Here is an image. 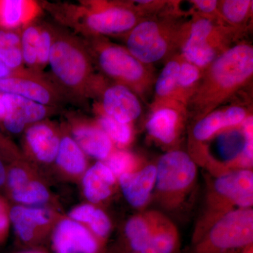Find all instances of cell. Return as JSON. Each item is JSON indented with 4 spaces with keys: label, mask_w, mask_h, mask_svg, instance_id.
Returning a JSON list of instances; mask_svg holds the SVG:
<instances>
[{
    "label": "cell",
    "mask_w": 253,
    "mask_h": 253,
    "mask_svg": "<svg viewBox=\"0 0 253 253\" xmlns=\"http://www.w3.org/2000/svg\"><path fill=\"white\" fill-rule=\"evenodd\" d=\"M253 76V46L239 42L230 46L204 70L186 111L204 118L250 85Z\"/></svg>",
    "instance_id": "obj_1"
},
{
    "label": "cell",
    "mask_w": 253,
    "mask_h": 253,
    "mask_svg": "<svg viewBox=\"0 0 253 253\" xmlns=\"http://www.w3.org/2000/svg\"><path fill=\"white\" fill-rule=\"evenodd\" d=\"M49 10L60 22L84 38L126 35L146 18L134 1H84L51 5Z\"/></svg>",
    "instance_id": "obj_2"
},
{
    "label": "cell",
    "mask_w": 253,
    "mask_h": 253,
    "mask_svg": "<svg viewBox=\"0 0 253 253\" xmlns=\"http://www.w3.org/2000/svg\"><path fill=\"white\" fill-rule=\"evenodd\" d=\"M54 41L49 59L56 85L67 99L82 101L89 97L96 75L83 40L63 30L53 28Z\"/></svg>",
    "instance_id": "obj_3"
},
{
    "label": "cell",
    "mask_w": 253,
    "mask_h": 253,
    "mask_svg": "<svg viewBox=\"0 0 253 253\" xmlns=\"http://www.w3.org/2000/svg\"><path fill=\"white\" fill-rule=\"evenodd\" d=\"M93 64L113 83L129 88L146 101L156 77L152 66L144 64L125 46L111 42L105 37L82 38Z\"/></svg>",
    "instance_id": "obj_4"
},
{
    "label": "cell",
    "mask_w": 253,
    "mask_h": 253,
    "mask_svg": "<svg viewBox=\"0 0 253 253\" xmlns=\"http://www.w3.org/2000/svg\"><path fill=\"white\" fill-rule=\"evenodd\" d=\"M185 23L179 21L176 14L144 18L126 35V48L149 66L172 58L179 49Z\"/></svg>",
    "instance_id": "obj_5"
},
{
    "label": "cell",
    "mask_w": 253,
    "mask_h": 253,
    "mask_svg": "<svg viewBox=\"0 0 253 253\" xmlns=\"http://www.w3.org/2000/svg\"><path fill=\"white\" fill-rule=\"evenodd\" d=\"M253 210L243 208L227 213L213 226L196 253H234L253 245Z\"/></svg>",
    "instance_id": "obj_6"
},
{
    "label": "cell",
    "mask_w": 253,
    "mask_h": 253,
    "mask_svg": "<svg viewBox=\"0 0 253 253\" xmlns=\"http://www.w3.org/2000/svg\"><path fill=\"white\" fill-rule=\"evenodd\" d=\"M128 249L136 253H174L177 235L172 226L161 218L134 217L127 221Z\"/></svg>",
    "instance_id": "obj_7"
},
{
    "label": "cell",
    "mask_w": 253,
    "mask_h": 253,
    "mask_svg": "<svg viewBox=\"0 0 253 253\" xmlns=\"http://www.w3.org/2000/svg\"><path fill=\"white\" fill-rule=\"evenodd\" d=\"M98 97L96 108L118 122L130 124L142 113L140 99L129 88L118 83H105L96 76L91 85L89 97Z\"/></svg>",
    "instance_id": "obj_8"
},
{
    "label": "cell",
    "mask_w": 253,
    "mask_h": 253,
    "mask_svg": "<svg viewBox=\"0 0 253 253\" xmlns=\"http://www.w3.org/2000/svg\"><path fill=\"white\" fill-rule=\"evenodd\" d=\"M0 93L17 95L57 109L67 99L56 84L50 83L41 73L31 70L0 80Z\"/></svg>",
    "instance_id": "obj_9"
},
{
    "label": "cell",
    "mask_w": 253,
    "mask_h": 253,
    "mask_svg": "<svg viewBox=\"0 0 253 253\" xmlns=\"http://www.w3.org/2000/svg\"><path fill=\"white\" fill-rule=\"evenodd\" d=\"M196 173V166L189 155L180 151H170L158 161L156 185L163 191L184 189L194 181Z\"/></svg>",
    "instance_id": "obj_10"
},
{
    "label": "cell",
    "mask_w": 253,
    "mask_h": 253,
    "mask_svg": "<svg viewBox=\"0 0 253 253\" xmlns=\"http://www.w3.org/2000/svg\"><path fill=\"white\" fill-rule=\"evenodd\" d=\"M55 253H101L102 242L77 221L63 219L56 224L52 234Z\"/></svg>",
    "instance_id": "obj_11"
},
{
    "label": "cell",
    "mask_w": 253,
    "mask_h": 253,
    "mask_svg": "<svg viewBox=\"0 0 253 253\" xmlns=\"http://www.w3.org/2000/svg\"><path fill=\"white\" fill-rule=\"evenodd\" d=\"M6 114L1 121L5 129L12 134H19L28 126L44 121L53 111L58 110L38 104L17 95L2 94Z\"/></svg>",
    "instance_id": "obj_12"
},
{
    "label": "cell",
    "mask_w": 253,
    "mask_h": 253,
    "mask_svg": "<svg viewBox=\"0 0 253 253\" xmlns=\"http://www.w3.org/2000/svg\"><path fill=\"white\" fill-rule=\"evenodd\" d=\"M10 221L18 237L26 244L41 241L46 229L52 223L51 211L42 207L16 206L9 210Z\"/></svg>",
    "instance_id": "obj_13"
},
{
    "label": "cell",
    "mask_w": 253,
    "mask_h": 253,
    "mask_svg": "<svg viewBox=\"0 0 253 253\" xmlns=\"http://www.w3.org/2000/svg\"><path fill=\"white\" fill-rule=\"evenodd\" d=\"M61 134L50 123L42 121L28 126L25 143L30 154L42 163L54 162L59 150Z\"/></svg>",
    "instance_id": "obj_14"
},
{
    "label": "cell",
    "mask_w": 253,
    "mask_h": 253,
    "mask_svg": "<svg viewBox=\"0 0 253 253\" xmlns=\"http://www.w3.org/2000/svg\"><path fill=\"white\" fill-rule=\"evenodd\" d=\"M71 136L85 155L106 160L113 152V143L96 123L72 120Z\"/></svg>",
    "instance_id": "obj_15"
},
{
    "label": "cell",
    "mask_w": 253,
    "mask_h": 253,
    "mask_svg": "<svg viewBox=\"0 0 253 253\" xmlns=\"http://www.w3.org/2000/svg\"><path fill=\"white\" fill-rule=\"evenodd\" d=\"M247 117V110L241 106L215 110L199 119L193 129V135L196 140H208L224 128L242 124Z\"/></svg>",
    "instance_id": "obj_16"
},
{
    "label": "cell",
    "mask_w": 253,
    "mask_h": 253,
    "mask_svg": "<svg viewBox=\"0 0 253 253\" xmlns=\"http://www.w3.org/2000/svg\"><path fill=\"white\" fill-rule=\"evenodd\" d=\"M216 191L226 199L242 208L253 203V174L251 171H236L218 178L214 184Z\"/></svg>",
    "instance_id": "obj_17"
},
{
    "label": "cell",
    "mask_w": 253,
    "mask_h": 253,
    "mask_svg": "<svg viewBox=\"0 0 253 253\" xmlns=\"http://www.w3.org/2000/svg\"><path fill=\"white\" fill-rule=\"evenodd\" d=\"M156 179V167L149 166L139 172L126 173L119 176L120 185L127 202L133 207L144 206Z\"/></svg>",
    "instance_id": "obj_18"
},
{
    "label": "cell",
    "mask_w": 253,
    "mask_h": 253,
    "mask_svg": "<svg viewBox=\"0 0 253 253\" xmlns=\"http://www.w3.org/2000/svg\"><path fill=\"white\" fill-rule=\"evenodd\" d=\"M181 56L175 54L165 65L154 83L155 96L151 104V111L169 106L186 110L184 106L176 104L174 96L180 67Z\"/></svg>",
    "instance_id": "obj_19"
},
{
    "label": "cell",
    "mask_w": 253,
    "mask_h": 253,
    "mask_svg": "<svg viewBox=\"0 0 253 253\" xmlns=\"http://www.w3.org/2000/svg\"><path fill=\"white\" fill-rule=\"evenodd\" d=\"M186 113V110L169 106L154 110L146 123V130L155 139L171 144L175 140L178 126Z\"/></svg>",
    "instance_id": "obj_20"
},
{
    "label": "cell",
    "mask_w": 253,
    "mask_h": 253,
    "mask_svg": "<svg viewBox=\"0 0 253 253\" xmlns=\"http://www.w3.org/2000/svg\"><path fill=\"white\" fill-rule=\"evenodd\" d=\"M116 176L105 163L96 162L83 174L84 196L92 204H98L111 194Z\"/></svg>",
    "instance_id": "obj_21"
},
{
    "label": "cell",
    "mask_w": 253,
    "mask_h": 253,
    "mask_svg": "<svg viewBox=\"0 0 253 253\" xmlns=\"http://www.w3.org/2000/svg\"><path fill=\"white\" fill-rule=\"evenodd\" d=\"M54 161L63 172L69 175L79 176L86 172L85 154L71 135H61Z\"/></svg>",
    "instance_id": "obj_22"
},
{
    "label": "cell",
    "mask_w": 253,
    "mask_h": 253,
    "mask_svg": "<svg viewBox=\"0 0 253 253\" xmlns=\"http://www.w3.org/2000/svg\"><path fill=\"white\" fill-rule=\"evenodd\" d=\"M36 4L26 0H0V27L16 30L31 23Z\"/></svg>",
    "instance_id": "obj_23"
},
{
    "label": "cell",
    "mask_w": 253,
    "mask_h": 253,
    "mask_svg": "<svg viewBox=\"0 0 253 253\" xmlns=\"http://www.w3.org/2000/svg\"><path fill=\"white\" fill-rule=\"evenodd\" d=\"M203 73L202 69L181 58L174 96L176 104L186 109L188 102L199 85Z\"/></svg>",
    "instance_id": "obj_24"
},
{
    "label": "cell",
    "mask_w": 253,
    "mask_h": 253,
    "mask_svg": "<svg viewBox=\"0 0 253 253\" xmlns=\"http://www.w3.org/2000/svg\"><path fill=\"white\" fill-rule=\"evenodd\" d=\"M252 0L219 1L218 14L221 22L241 31L253 14Z\"/></svg>",
    "instance_id": "obj_25"
},
{
    "label": "cell",
    "mask_w": 253,
    "mask_h": 253,
    "mask_svg": "<svg viewBox=\"0 0 253 253\" xmlns=\"http://www.w3.org/2000/svg\"><path fill=\"white\" fill-rule=\"evenodd\" d=\"M246 138L242 127L233 128L218 134L215 147L219 158L225 162H232L242 156Z\"/></svg>",
    "instance_id": "obj_26"
},
{
    "label": "cell",
    "mask_w": 253,
    "mask_h": 253,
    "mask_svg": "<svg viewBox=\"0 0 253 253\" xmlns=\"http://www.w3.org/2000/svg\"><path fill=\"white\" fill-rule=\"evenodd\" d=\"M9 193L16 202L33 207H41L46 204L50 196L46 186L41 181L32 178Z\"/></svg>",
    "instance_id": "obj_27"
},
{
    "label": "cell",
    "mask_w": 253,
    "mask_h": 253,
    "mask_svg": "<svg viewBox=\"0 0 253 253\" xmlns=\"http://www.w3.org/2000/svg\"><path fill=\"white\" fill-rule=\"evenodd\" d=\"M97 115L96 124L109 136L113 143L118 146H126L131 140L132 131L130 124L118 122L95 108Z\"/></svg>",
    "instance_id": "obj_28"
},
{
    "label": "cell",
    "mask_w": 253,
    "mask_h": 253,
    "mask_svg": "<svg viewBox=\"0 0 253 253\" xmlns=\"http://www.w3.org/2000/svg\"><path fill=\"white\" fill-rule=\"evenodd\" d=\"M40 33L41 26L32 22L26 25L21 33V49L24 65L31 71L39 73L37 49Z\"/></svg>",
    "instance_id": "obj_29"
},
{
    "label": "cell",
    "mask_w": 253,
    "mask_h": 253,
    "mask_svg": "<svg viewBox=\"0 0 253 253\" xmlns=\"http://www.w3.org/2000/svg\"><path fill=\"white\" fill-rule=\"evenodd\" d=\"M106 160L105 164L111 169L115 176L133 172L137 165L134 155L123 150L113 151Z\"/></svg>",
    "instance_id": "obj_30"
},
{
    "label": "cell",
    "mask_w": 253,
    "mask_h": 253,
    "mask_svg": "<svg viewBox=\"0 0 253 253\" xmlns=\"http://www.w3.org/2000/svg\"><path fill=\"white\" fill-rule=\"evenodd\" d=\"M54 41V30L49 26H41L39 39H38L37 57L38 70L45 67L49 63L50 52Z\"/></svg>",
    "instance_id": "obj_31"
},
{
    "label": "cell",
    "mask_w": 253,
    "mask_h": 253,
    "mask_svg": "<svg viewBox=\"0 0 253 253\" xmlns=\"http://www.w3.org/2000/svg\"><path fill=\"white\" fill-rule=\"evenodd\" d=\"M91 229V232L101 242L105 239L111 230V221L108 216L101 210L95 208L94 212L91 214L87 224Z\"/></svg>",
    "instance_id": "obj_32"
},
{
    "label": "cell",
    "mask_w": 253,
    "mask_h": 253,
    "mask_svg": "<svg viewBox=\"0 0 253 253\" xmlns=\"http://www.w3.org/2000/svg\"><path fill=\"white\" fill-rule=\"evenodd\" d=\"M0 59L11 71L18 73L25 71L23 67L22 51L21 46L8 48L0 51Z\"/></svg>",
    "instance_id": "obj_33"
},
{
    "label": "cell",
    "mask_w": 253,
    "mask_h": 253,
    "mask_svg": "<svg viewBox=\"0 0 253 253\" xmlns=\"http://www.w3.org/2000/svg\"><path fill=\"white\" fill-rule=\"evenodd\" d=\"M242 129L246 138V146L242 161L245 165L252 166L253 158V116H248L242 123Z\"/></svg>",
    "instance_id": "obj_34"
},
{
    "label": "cell",
    "mask_w": 253,
    "mask_h": 253,
    "mask_svg": "<svg viewBox=\"0 0 253 253\" xmlns=\"http://www.w3.org/2000/svg\"><path fill=\"white\" fill-rule=\"evenodd\" d=\"M15 46H21V33L0 27V51Z\"/></svg>",
    "instance_id": "obj_35"
},
{
    "label": "cell",
    "mask_w": 253,
    "mask_h": 253,
    "mask_svg": "<svg viewBox=\"0 0 253 253\" xmlns=\"http://www.w3.org/2000/svg\"><path fill=\"white\" fill-rule=\"evenodd\" d=\"M191 2L194 5V7L199 11V14L217 18L220 21L219 14H218L219 1H216V0H194V1H191Z\"/></svg>",
    "instance_id": "obj_36"
},
{
    "label": "cell",
    "mask_w": 253,
    "mask_h": 253,
    "mask_svg": "<svg viewBox=\"0 0 253 253\" xmlns=\"http://www.w3.org/2000/svg\"><path fill=\"white\" fill-rule=\"evenodd\" d=\"M0 156L6 159H16L19 153L14 144L0 131Z\"/></svg>",
    "instance_id": "obj_37"
},
{
    "label": "cell",
    "mask_w": 253,
    "mask_h": 253,
    "mask_svg": "<svg viewBox=\"0 0 253 253\" xmlns=\"http://www.w3.org/2000/svg\"><path fill=\"white\" fill-rule=\"evenodd\" d=\"M9 222V211L6 203L0 199V243L6 237Z\"/></svg>",
    "instance_id": "obj_38"
},
{
    "label": "cell",
    "mask_w": 253,
    "mask_h": 253,
    "mask_svg": "<svg viewBox=\"0 0 253 253\" xmlns=\"http://www.w3.org/2000/svg\"><path fill=\"white\" fill-rule=\"evenodd\" d=\"M25 71H26V70H25ZM21 72H22V71H21ZM18 73L11 71V70L9 69V68L2 62V61L0 59V80L12 77V76H15V75L17 74Z\"/></svg>",
    "instance_id": "obj_39"
},
{
    "label": "cell",
    "mask_w": 253,
    "mask_h": 253,
    "mask_svg": "<svg viewBox=\"0 0 253 253\" xmlns=\"http://www.w3.org/2000/svg\"><path fill=\"white\" fill-rule=\"evenodd\" d=\"M6 169L3 162V158L0 156V187L6 184Z\"/></svg>",
    "instance_id": "obj_40"
},
{
    "label": "cell",
    "mask_w": 253,
    "mask_h": 253,
    "mask_svg": "<svg viewBox=\"0 0 253 253\" xmlns=\"http://www.w3.org/2000/svg\"><path fill=\"white\" fill-rule=\"evenodd\" d=\"M5 114H6V107H5L4 99H3L2 94L0 93V121H2Z\"/></svg>",
    "instance_id": "obj_41"
},
{
    "label": "cell",
    "mask_w": 253,
    "mask_h": 253,
    "mask_svg": "<svg viewBox=\"0 0 253 253\" xmlns=\"http://www.w3.org/2000/svg\"><path fill=\"white\" fill-rule=\"evenodd\" d=\"M18 253H48L45 251H42V250H29V251H23Z\"/></svg>",
    "instance_id": "obj_42"
},
{
    "label": "cell",
    "mask_w": 253,
    "mask_h": 253,
    "mask_svg": "<svg viewBox=\"0 0 253 253\" xmlns=\"http://www.w3.org/2000/svg\"><path fill=\"white\" fill-rule=\"evenodd\" d=\"M242 253H253V245H251V246L244 249Z\"/></svg>",
    "instance_id": "obj_43"
},
{
    "label": "cell",
    "mask_w": 253,
    "mask_h": 253,
    "mask_svg": "<svg viewBox=\"0 0 253 253\" xmlns=\"http://www.w3.org/2000/svg\"><path fill=\"white\" fill-rule=\"evenodd\" d=\"M118 253H136L134 252H132V251H129V250L126 249L123 250V251H121V252Z\"/></svg>",
    "instance_id": "obj_44"
}]
</instances>
